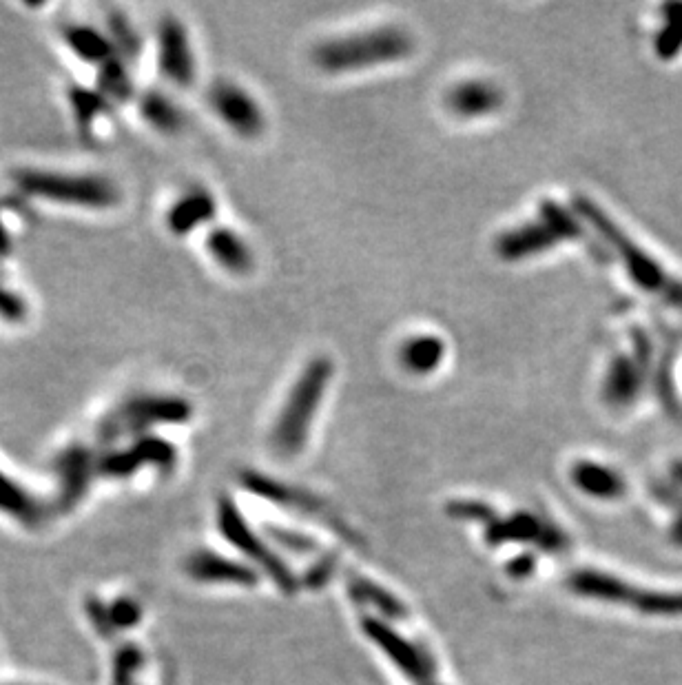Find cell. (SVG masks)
<instances>
[{"instance_id":"13","label":"cell","mask_w":682,"mask_h":685,"mask_svg":"<svg viewBox=\"0 0 682 685\" xmlns=\"http://www.w3.org/2000/svg\"><path fill=\"white\" fill-rule=\"evenodd\" d=\"M220 202L204 184H186L164 204L162 227L175 240H189L204 235L217 224Z\"/></svg>"},{"instance_id":"29","label":"cell","mask_w":682,"mask_h":685,"mask_svg":"<svg viewBox=\"0 0 682 685\" xmlns=\"http://www.w3.org/2000/svg\"><path fill=\"white\" fill-rule=\"evenodd\" d=\"M31 315L34 304L29 293L9 275L7 264L0 262V331L25 329Z\"/></svg>"},{"instance_id":"19","label":"cell","mask_w":682,"mask_h":685,"mask_svg":"<svg viewBox=\"0 0 682 685\" xmlns=\"http://www.w3.org/2000/svg\"><path fill=\"white\" fill-rule=\"evenodd\" d=\"M446 109L461 120H481L499 114L505 91L488 78H465L446 91Z\"/></svg>"},{"instance_id":"23","label":"cell","mask_w":682,"mask_h":685,"mask_svg":"<svg viewBox=\"0 0 682 685\" xmlns=\"http://www.w3.org/2000/svg\"><path fill=\"white\" fill-rule=\"evenodd\" d=\"M567 586L574 590L576 595L598 599V601H609V603H625V606H632L640 610L645 599V590H636L625 581H620L612 575H605V572L598 570H578L574 575L567 579Z\"/></svg>"},{"instance_id":"21","label":"cell","mask_w":682,"mask_h":685,"mask_svg":"<svg viewBox=\"0 0 682 685\" xmlns=\"http://www.w3.org/2000/svg\"><path fill=\"white\" fill-rule=\"evenodd\" d=\"M184 575L195 584H220V586H244L251 588L257 581V572L220 552L209 548L195 550L182 564Z\"/></svg>"},{"instance_id":"27","label":"cell","mask_w":682,"mask_h":685,"mask_svg":"<svg viewBox=\"0 0 682 685\" xmlns=\"http://www.w3.org/2000/svg\"><path fill=\"white\" fill-rule=\"evenodd\" d=\"M572 484L581 490L583 495L592 499H601V502H614L625 495L627 484L614 468L603 466L598 462H589V459H581L570 470Z\"/></svg>"},{"instance_id":"3","label":"cell","mask_w":682,"mask_h":685,"mask_svg":"<svg viewBox=\"0 0 682 685\" xmlns=\"http://www.w3.org/2000/svg\"><path fill=\"white\" fill-rule=\"evenodd\" d=\"M335 364L328 355H317L310 360L297 380L288 388L282 406L271 428V448L279 457H295L306 448L313 431L315 417L333 382Z\"/></svg>"},{"instance_id":"25","label":"cell","mask_w":682,"mask_h":685,"mask_svg":"<svg viewBox=\"0 0 682 685\" xmlns=\"http://www.w3.org/2000/svg\"><path fill=\"white\" fill-rule=\"evenodd\" d=\"M448 344L437 333H417L410 335L399 346V364L406 373L415 377L434 375L446 362Z\"/></svg>"},{"instance_id":"14","label":"cell","mask_w":682,"mask_h":685,"mask_svg":"<svg viewBox=\"0 0 682 685\" xmlns=\"http://www.w3.org/2000/svg\"><path fill=\"white\" fill-rule=\"evenodd\" d=\"M647 335L636 333L634 351L612 357L603 375L601 395L609 408H629L643 393L645 366L649 357Z\"/></svg>"},{"instance_id":"33","label":"cell","mask_w":682,"mask_h":685,"mask_svg":"<svg viewBox=\"0 0 682 685\" xmlns=\"http://www.w3.org/2000/svg\"><path fill=\"white\" fill-rule=\"evenodd\" d=\"M87 619L93 626V630L98 632L100 637H118L116 630L111 626V619H109V610H107V601H102L98 597H91L87 601Z\"/></svg>"},{"instance_id":"30","label":"cell","mask_w":682,"mask_h":685,"mask_svg":"<svg viewBox=\"0 0 682 685\" xmlns=\"http://www.w3.org/2000/svg\"><path fill=\"white\" fill-rule=\"evenodd\" d=\"M353 595L357 599H364V601H372V606H375L381 615L388 617V619H399L406 615V608L401 606V603L390 595V592L381 590L379 586L370 584L366 579H355L353 581Z\"/></svg>"},{"instance_id":"17","label":"cell","mask_w":682,"mask_h":685,"mask_svg":"<svg viewBox=\"0 0 682 685\" xmlns=\"http://www.w3.org/2000/svg\"><path fill=\"white\" fill-rule=\"evenodd\" d=\"M0 517L25 530H40L51 519L47 497L0 464Z\"/></svg>"},{"instance_id":"6","label":"cell","mask_w":682,"mask_h":685,"mask_svg":"<svg viewBox=\"0 0 682 685\" xmlns=\"http://www.w3.org/2000/svg\"><path fill=\"white\" fill-rule=\"evenodd\" d=\"M570 207L581 216L589 229H594L598 238L607 242V247L623 262L627 275L638 289L658 295V298H665L669 304L682 309V282L671 278L656 262V258H651L643 247H638L594 200H589L587 196H572Z\"/></svg>"},{"instance_id":"9","label":"cell","mask_w":682,"mask_h":685,"mask_svg":"<svg viewBox=\"0 0 682 685\" xmlns=\"http://www.w3.org/2000/svg\"><path fill=\"white\" fill-rule=\"evenodd\" d=\"M100 448V446H98ZM180 466V448L167 433H151L127 442L100 448V479L102 482L127 484L149 473L169 477Z\"/></svg>"},{"instance_id":"10","label":"cell","mask_w":682,"mask_h":685,"mask_svg":"<svg viewBox=\"0 0 682 685\" xmlns=\"http://www.w3.org/2000/svg\"><path fill=\"white\" fill-rule=\"evenodd\" d=\"M65 105L71 127L82 145L105 149L118 140L122 109L102 96L91 83H69L65 87Z\"/></svg>"},{"instance_id":"12","label":"cell","mask_w":682,"mask_h":685,"mask_svg":"<svg viewBox=\"0 0 682 685\" xmlns=\"http://www.w3.org/2000/svg\"><path fill=\"white\" fill-rule=\"evenodd\" d=\"M215 524H217V530L222 533V537L229 541L235 550H240L248 561H253V564L260 566V570H264L268 577L275 579L279 588H282L284 592L295 590V579L291 575V570H288L284 561L279 559L275 552L253 533L251 526H248V521L242 515V510L237 508V504L229 495H222L220 499H217Z\"/></svg>"},{"instance_id":"24","label":"cell","mask_w":682,"mask_h":685,"mask_svg":"<svg viewBox=\"0 0 682 685\" xmlns=\"http://www.w3.org/2000/svg\"><path fill=\"white\" fill-rule=\"evenodd\" d=\"M488 541L490 544H508V541H541L545 548H561V533L545 526L539 517L532 513H514L508 519L496 517L488 524Z\"/></svg>"},{"instance_id":"2","label":"cell","mask_w":682,"mask_h":685,"mask_svg":"<svg viewBox=\"0 0 682 685\" xmlns=\"http://www.w3.org/2000/svg\"><path fill=\"white\" fill-rule=\"evenodd\" d=\"M195 404L164 388H133L105 406L93 424L91 439L100 448L151 433H167L193 422Z\"/></svg>"},{"instance_id":"31","label":"cell","mask_w":682,"mask_h":685,"mask_svg":"<svg viewBox=\"0 0 682 685\" xmlns=\"http://www.w3.org/2000/svg\"><path fill=\"white\" fill-rule=\"evenodd\" d=\"M111 626L116 635L127 630H136L142 621V606L133 597H118L107 603Z\"/></svg>"},{"instance_id":"1","label":"cell","mask_w":682,"mask_h":685,"mask_svg":"<svg viewBox=\"0 0 682 685\" xmlns=\"http://www.w3.org/2000/svg\"><path fill=\"white\" fill-rule=\"evenodd\" d=\"M7 187L36 209L76 216H113L127 204V191L109 171L91 167L16 165L7 171Z\"/></svg>"},{"instance_id":"11","label":"cell","mask_w":682,"mask_h":685,"mask_svg":"<svg viewBox=\"0 0 682 685\" xmlns=\"http://www.w3.org/2000/svg\"><path fill=\"white\" fill-rule=\"evenodd\" d=\"M206 107L220 125L242 140H257L266 131V114L251 91L231 78H217L206 87Z\"/></svg>"},{"instance_id":"32","label":"cell","mask_w":682,"mask_h":685,"mask_svg":"<svg viewBox=\"0 0 682 685\" xmlns=\"http://www.w3.org/2000/svg\"><path fill=\"white\" fill-rule=\"evenodd\" d=\"M448 513L452 517H459V519H470V521H485V524H492L496 519V513L488 506V504H481V502H474V499H457V502L448 504Z\"/></svg>"},{"instance_id":"18","label":"cell","mask_w":682,"mask_h":685,"mask_svg":"<svg viewBox=\"0 0 682 685\" xmlns=\"http://www.w3.org/2000/svg\"><path fill=\"white\" fill-rule=\"evenodd\" d=\"M202 247L215 269L231 275V278H246L255 269V253L240 231L229 224L217 222L202 235Z\"/></svg>"},{"instance_id":"7","label":"cell","mask_w":682,"mask_h":685,"mask_svg":"<svg viewBox=\"0 0 682 685\" xmlns=\"http://www.w3.org/2000/svg\"><path fill=\"white\" fill-rule=\"evenodd\" d=\"M100 448L93 439H69L49 457L51 517H67L87 502L100 479Z\"/></svg>"},{"instance_id":"15","label":"cell","mask_w":682,"mask_h":685,"mask_svg":"<svg viewBox=\"0 0 682 685\" xmlns=\"http://www.w3.org/2000/svg\"><path fill=\"white\" fill-rule=\"evenodd\" d=\"M129 109L142 129L158 138H180L189 127V114L178 100V94L158 83L151 87L142 85Z\"/></svg>"},{"instance_id":"20","label":"cell","mask_w":682,"mask_h":685,"mask_svg":"<svg viewBox=\"0 0 682 685\" xmlns=\"http://www.w3.org/2000/svg\"><path fill=\"white\" fill-rule=\"evenodd\" d=\"M364 630L368 639L384 650L388 654V659L395 663L410 681H415L419 685H430L432 663L417 646H412L406 637H401L399 632L392 630L386 621L366 619Z\"/></svg>"},{"instance_id":"28","label":"cell","mask_w":682,"mask_h":685,"mask_svg":"<svg viewBox=\"0 0 682 685\" xmlns=\"http://www.w3.org/2000/svg\"><path fill=\"white\" fill-rule=\"evenodd\" d=\"M102 25H105L111 43L116 47V54L133 67H138L140 60L149 56V38L140 32L138 25L133 23V18L124 14L122 9H109Z\"/></svg>"},{"instance_id":"34","label":"cell","mask_w":682,"mask_h":685,"mask_svg":"<svg viewBox=\"0 0 682 685\" xmlns=\"http://www.w3.org/2000/svg\"><path fill=\"white\" fill-rule=\"evenodd\" d=\"M330 572H333V568H330V564H326V561H324V564H319V566H315V570H313V575H310L308 577V584L310 586H319V584H324V581L328 579V575H330Z\"/></svg>"},{"instance_id":"22","label":"cell","mask_w":682,"mask_h":685,"mask_svg":"<svg viewBox=\"0 0 682 685\" xmlns=\"http://www.w3.org/2000/svg\"><path fill=\"white\" fill-rule=\"evenodd\" d=\"M36 207L7 187L0 193V262L7 264L34 231Z\"/></svg>"},{"instance_id":"4","label":"cell","mask_w":682,"mask_h":685,"mask_svg":"<svg viewBox=\"0 0 682 685\" xmlns=\"http://www.w3.org/2000/svg\"><path fill=\"white\" fill-rule=\"evenodd\" d=\"M415 40L395 25L370 27L364 32L324 40L313 49V65L324 74H355L372 67L401 63L412 56Z\"/></svg>"},{"instance_id":"5","label":"cell","mask_w":682,"mask_h":685,"mask_svg":"<svg viewBox=\"0 0 682 685\" xmlns=\"http://www.w3.org/2000/svg\"><path fill=\"white\" fill-rule=\"evenodd\" d=\"M587 240V224L567 204L543 198L532 220L499 233L494 240L496 258L516 264L550 253L561 244Z\"/></svg>"},{"instance_id":"35","label":"cell","mask_w":682,"mask_h":685,"mask_svg":"<svg viewBox=\"0 0 682 685\" xmlns=\"http://www.w3.org/2000/svg\"><path fill=\"white\" fill-rule=\"evenodd\" d=\"M678 537L682 539V524H678Z\"/></svg>"},{"instance_id":"16","label":"cell","mask_w":682,"mask_h":685,"mask_svg":"<svg viewBox=\"0 0 682 685\" xmlns=\"http://www.w3.org/2000/svg\"><path fill=\"white\" fill-rule=\"evenodd\" d=\"M56 34L62 51L91 74H96L113 56H118L102 23H91V20L82 18L62 20Z\"/></svg>"},{"instance_id":"8","label":"cell","mask_w":682,"mask_h":685,"mask_svg":"<svg viewBox=\"0 0 682 685\" xmlns=\"http://www.w3.org/2000/svg\"><path fill=\"white\" fill-rule=\"evenodd\" d=\"M147 58H151L158 85L175 94H184L198 85V51H195L191 29L182 16L164 12L155 20Z\"/></svg>"},{"instance_id":"26","label":"cell","mask_w":682,"mask_h":685,"mask_svg":"<svg viewBox=\"0 0 682 685\" xmlns=\"http://www.w3.org/2000/svg\"><path fill=\"white\" fill-rule=\"evenodd\" d=\"M91 85L120 109H129L142 87L138 83V67L120 56H113L107 65H102L93 74Z\"/></svg>"}]
</instances>
